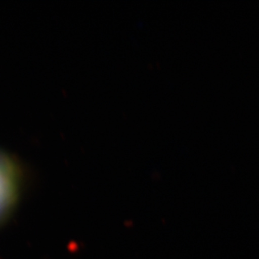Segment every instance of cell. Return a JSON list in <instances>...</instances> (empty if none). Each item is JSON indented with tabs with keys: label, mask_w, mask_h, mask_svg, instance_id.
I'll return each instance as SVG.
<instances>
[]
</instances>
